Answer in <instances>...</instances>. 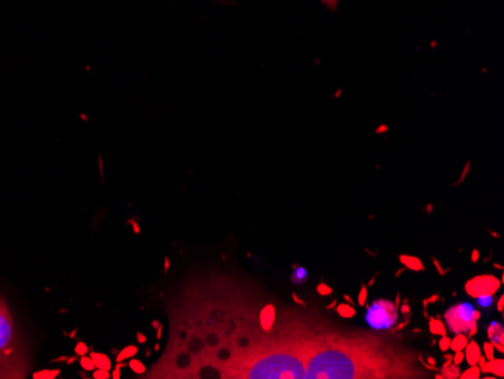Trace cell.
I'll list each match as a JSON object with an SVG mask.
<instances>
[{"instance_id": "cell-1", "label": "cell", "mask_w": 504, "mask_h": 379, "mask_svg": "<svg viewBox=\"0 0 504 379\" xmlns=\"http://www.w3.org/2000/svg\"><path fill=\"white\" fill-rule=\"evenodd\" d=\"M29 361L14 316L0 295V378H26Z\"/></svg>"}, {"instance_id": "cell-2", "label": "cell", "mask_w": 504, "mask_h": 379, "mask_svg": "<svg viewBox=\"0 0 504 379\" xmlns=\"http://www.w3.org/2000/svg\"><path fill=\"white\" fill-rule=\"evenodd\" d=\"M480 311L475 310V307L469 302H461L451 305L445 314L444 319L447 322V331H451L453 334L465 333L468 331L472 325H477V320L480 319Z\"/></svg>"}, {"instance_id": "cell-8", "label": "cell", "mask_w": 504, "mask_h": 379, "mask_svg": "<svg viewBox=\"0 0 504 379\" xmlns=\"http://www.w3.org/2000/svg\"><path fill=\"white\" fill-rule=\"evenodd\" d=\"M398 262L405 266L406 269H411V270H414V272H421V270H424L423 262H421L418 257H415V256L401 254V256H398Z\"/></svg>"}, {"instance_id": "cell-12", "label": "cell", "mask_w": 504, "mask_h": 379, "mask_svg": "<svg viewBox=\"0 0 504 379\" xmlns=\"http://www.w3.org/2000/svg\"><path fill=\"white\" fill-rule=\"evenodd\" d=\"M335 311L340 317H344V319H350L354 316H357V310L352 304L343 302V304H337L335 305Z\"/></svg>"}, {"instance_id": "cell-21", "label": "cell", "mask_w": 504, "mask_h": 379, "mask_svg": "<svg viewBox=\"0 0 504 379\" xmlns=\"http://www.w3.org/2000/svg\"><path fill=\"white\" fill-rule=\"evenodd\" d=\"M464 361H465V355H464V350H458V352H455V353H453V360H451V363H453V364H456V366H461Z\"/></svg>"}, {"instance_id": "cell-6", "label": "cell", "mask_w": 504, "mask_h": 379, "mask_svg": "<svg viewBox=\"0 0 504 379\" xmlns=\"http://www.w3.org/2000/svg\"><path fill=\"white\" fill-rule=\"evenodd\" d=\"M480 372L483 375H494L495 378H503L504 376V361L503 358H494V360H486V363L480 367Z\"/></svg>"}, {"instance_id": "cell-22", "label": "cell", "mask_w": 504, "mask_h": 379, "mask_svg": "<svg viewBox=\"0 0 504 379\" xmlns=\"http://www.w3.org/2000/svg\"><path fill=\"white\" fill-rule=\"evenodd\" d=\"M432 263L435 265V267H436V270L439 272V275H445V273H447V270H445V269L441 266V263H439V260H438V259H435V257H433Z\"/></svg>"}, {"instance_id": "cell-11", "label": "cell", "mask_w": 504, "mask_h": 379, "mask_svg": "<svg viewBox=\"0 0 504 379\" xmlns=\"http://www.w3.org/2000/svg\"><path fill=\"white\" fill-rule=\"evenodd\" d=\"M468 336L465 333H458L455 334L453 339H450V349L453 352H458V350H464L467 343H468Z\"/></svg>"}, {"instance_id": "cell-31", "label": "cell", "mask_w": 504, "mask_h": 379, "mask_svg": "<svg viewBox=\"0 0 504 379\" xmlns=\"http://www.w3.org/2000/svg\"><path fill=\"white\" fill-rule=\"evenodd\" d=\"M453 360V355L450 353H444V361H451Z\"/></svg>"}, {"instance_id": "cell-33", "label": "cell", "mask_w": 504, "mask_h": 379, "mask_svg": "<svg viewBox=\"0 0 504 379\" xmlns=\"http://www.w3.org/2000/svg\"><path fill=\"white\" fill-rule=\"evenodd\" d=\"M432 210H433V206L432 204H429V206H427V209H426V212H427V213H431Z\"/></svg>"}, {"instance_id": "cell-5", "label": "cell", "mask_w": 504, "mask_h": 379, "mask_svg": "<svg viewBox=\"0 0 504 379\" xmlns=\"http://www.w3.org/2000/svg\"><path fill=\"white\" fill-rule=\"evenodd\" d=\"M258 320H260V326L264 333H270L273 325H275V320H276V308L273 304H267L266 307H263V310L260 311V316H258Z\"/></svg>"}, {"instance_id": "cell-10", "label": "cell", "mask_w": 504, "mask_h": 379, "mask_svg": "<svg viewBox=\"0 0 504 379\" xmlns=\"http://www.w3.org/2000/svg\"><path fill=\"white\" fill-rule=\"evenodd\" d=\"M429 331L433 336H445L447 334V326L439 317H431L429 319Z\"/></svg>"}, {"instance_id": "cell-25", "label": "cell", "mask_w": 504, "mask_h": 379, "mask_svg": "<svg viewBox=\"0 0 504 379\" xmlns=\"http://www.w3.org/2000/svg\"><path fill=\"white\" fill-rule=\"evenodd\" d=\"M398 310H400V313H401V314H409V313H411V307L408 305V302L401 304Z\"/></svg>"}, {"instance_id": "cell-14", "label": "cell", "mask_w": 504, "mask_h": 379, "mask_svg": "<svg viewBox=\"0 0 504 379\" xmlns=\"http://www.w3.org/2000/svg\"><path fill=\"white\" fill-rule=\"evenodd\" d=\"M307 278H308L307 269L304 266H296V269H294V272L291 275V281L294 284H304L307 281Z\"/></svg>"}, {"instance_id": "cell-15", "label": "cell", "mask_w": 504, "mask_h": 379, "mask_svg": "<svg viewBox=\"0 0 504 379\" xmlns=\"http://www.w3.org/2000/svg\"><path fill=\"white\" fill-rule=\"evenodd\" d=\"M459 378L461 379H478V378H482V372H480V367H478L477 364H474V366H469L467 370L461 372Z\"/></svg>"}, {"instance_id": "cell-20", "label": "cell", "mask_w": 504, "mask_h": 379, "mask_svg": "<svg viewBox=\"0 0 504 379\" xmlns=\"http://www.w3.org/2000/svg\"><path fill=\"white\" fill-rule=\"evenodd\" d=\"M438 347L442 350V352H447L450 349V337L445 334V336H441V339L438 340Z\"/></svg>"}, {"instance_id": "cell-16", "label": "cell", "mask_w": 504, "mask_h": 379, "mask_svg": "<svg viewBox=\"0 0 504 379\" xmlns=\"http://www.w3.org/2000/svg\"><path fill=\"white\" fill-rule=\"evenodd\" d=\"M475 299H477L478 307H482V308H491L492 304H494V296L492 295H483V296H478Z\"/></svg>"}, {"instance_id": "cell-23", "label": "cell", "mask_w": 504, "mask_h": 379, "mask_svg": "<svg viewBox=\"0 0 504 379\" xmlns=\"http://www.w3.org/2000/svg\"><path fill=\"white\" fill-rule=\"evenodd\" d=\"M322 3H323L324 6L331 8V9H335L337 5H338V0H322Z\"/></svg>"}, {"instance_id": "cell-7", "label": "cell", "mask_w": 504, "mask_h": 379, "mask_svg": "<svg viewBox=\"0 0 504 379\" xmlns=\"http://www.w3.org/2000/svg\"><path fill=\"white\" fill-rule=\"evenodd\" d=\"M464 355H465V361L468 363L469 366H474L477 364L478 361V357L482 355V349L478 346V343L475 340H468L465 349H464Z\"/></svg>"}, {"instance_id": "cell-4", "label": "cell", "mask_w": 504, "mask_h": 379, "mask_svg": "<svg viewBox=\"0 0 504 379\" xmlns=\"http://www.w3.org/2000/svg\"><path fill=\"white\" fill-rule=\"evenodd\" d=\"M501 286V281L495 278L494 275L485 273V275H477L474 278L468 280L465 283V292L471 298H478L483 295H495Z\"/></svg>"}, {"instance_id": "cell-27", "label": "cell", "mask_w": 504, "mask_h": 379, "mask_svg": "<svg viewBox=\"0 0 504 379\" xmlns=\"http://www.w3.org/2000/svg\"><path fill=\"white\" fill-rule=\"evenodd\" d=\"M438 299H439V295L436 293V295H433V296H431L429 299H424V301H423V304H424V307H427V304H429V302H435V301H438Z\"/></svg>"}, {"instance_id": "cell-32", "label": "cell", "mask_w": 504, "mask_h": 379, "mask_svg": "<svg viewBox=\"0 0 504 379\" xmlns=\"http://www.w3.org/2000/svg\"><path fill=\"white\" fill-rule=\"evenodd\" d=\"M337 304H338L337 301H332V302L327 305V310H332V308H335V305H337Z\"/></svg>"}, {"instance_id": "cell-3", "label": "cell", "mask_w": 504, "mask_h": 379, "mask_svg": "<svg viewBox=\"0 0 504 379\" xmlns=\"http://www.w3.org/2000/svg\"><path fill=\"white\" fill-rule=\"evenodd\" d=\"M398 307L390 299H376L367 308L365 322L373 330H390L397 323Z\"/></svg>"}, {"instance_id": "cell-24", "label": "cell", "mask_w": 504, "mask_h": 379, "mask_svg": "<svg viewBox=\"0 0 504 379\" xmlns=\"http://www.w3.org/2000/svg\"><path fill=\"white\" fill-rule=\"evenodd\" d=\"M480 260V252H478V249H472V252H471V262L472 263H477Z\"/></svg>"}, {"instance_id": "cell-30", "label": "cell", "mask_w": 504, "mask_h": 379, "mask_svg": "<svg viewBox=\"0 0 504 379\" xmlns=\"http://www.w3.org/2000/svg\"><path fill=\"white\" fill-rule=\"evenodd\" d=\"M343 298H344V301H346V302H347V304H352V305L355 304V302H354V299H352V296H349V295H344Z\"/></svg>"}, {"instance_id": "cell-19", "label": "cell", "mask_w": 504, "mask_h": 379, "mask_svg": "<svg viewBox=\"0 0 504 379\" xmlns=\"http://www.w3.org/2000/svg\"><path fill=\"white\" fill-rule=\"evenodd\" d=\"M367 298H368V289L367 286H361L360 293H358V299H357V304L364 307L367 304Z\"/></svg>"}, {"instance_id": "cell-17", "label": "cell", "mask_w": 504, "mask_h": 379, "mask_svg": "<svg viewBox=\"0 0 504 379\" xmlns=\"http://www.w3.org/2000/svg\"><path fill=\"white\" fill-rule=\"evenodd\" d=\"M483 357L486 358V360H494L495 358V349H494V346H492V343L491 341H485L483 343Z\"/></svg>"}, {"instance_id": "cell-35", "label": "cell", "mask_w": 504, "mask_h": 379, "mask_svg": "<svg viewBox=\"0 0 504 379\" xmlns=\"http://www.w3.org/2000/svg\"><path fill=\"white\" fill-rule=\"evenodd\" d=\"M494 267H495V269H500V270L503 269V266L500 265V263H495V265H494Z\"/></svg>"}, {"instance_id": "cell-18", "label": "cell", "mask_w": 504, "mask_h": 379, "mask_svg": "<svg viewBox=\"0 0 504 379\" xmlns=\"http://www.w3.org/2000/svg\"><path fill=\"white\" fill-rule=\"evenodd\" d=\"M316 290H317V293L320 295V296H329V295H332V287L331 286H327L326 283H319L317 284V287H316Z\"/></svg>"}, {"instance_id": "cell-9", "label": "cell", "mask_w": 504, "mask_h": 379, "mask_svg": "<svg viewBox=\"0 0 504 379\" xmlns=\"http://www.w3.org/2000/svg\"><path fill=\"white\" fill-rule=\"evenodd\" d=\"M486 334H488V339L489 341H498V343H504V328L503 325L500 322H491L488 325V330H486Z\"/></svg>"}, {"instance_id": "cell-28", "label": "cell", "mask_w": 504, "mask_h": 379, "mask_svg": "<svg viewBox=\"0 0 504 379\" xmlns=\"http://www.w3.org/2000/svg\"><path fill=\"white\" fill-rule=\"evenodd\" d=\"M291 298H293V301H294V302L297 304V305H302V307H305V302H304V299H299L296 293H293V296H291Z\"/></svg>"}, {"instance_id": "cell-13", "label": "cell", "mask_w": 504, "mask_h": 379, "mask_svg": "<svg viewBox=\"0 0 504 379\" xmlns=\"http://www.w3.org/2000/svg\"><path fill=\"white\" fill-rule=\"evenodd\" d=\"M441 375H442V378H451V379L459 378V375H461V369H459V366L453 364L451 361H445V364L442 366Z\"/></svg>"}, {"instance_id": "cell-29", "label": "cell", "mask_w": 504, "mask_h": 379, "mask_svg": "<svg viewBox=\"0 0 504 379\" xmlns=\"http://www.w3.org/2000/svg\"><path fill=\"white\" fill-rule=\"evenodd\" d=\"M427 363H429V366L431 367H436V360L435 358H432V357H427V360H426Z\"/></svg>"}, {"instance_id": "cell-26", "label": "cell", "mask_w": 504, "mask_h": 379, "mask_svg": "<svg viewBox=\"0 0 504 379\" xmlns=\"http://www.w3.org/2000/svg\"><path fill=\"white\" fill-rule=\"evenodd\" d=\"M497 310H498L500 313H503V310H504V296H500V298H498V301H497Z\"/></svg>"}, {"instance_id": "cell-34", "label": "cell", "mask_w": 504, "mask_h": 379, "mask_svg": "<svg viewBox=\"0 0 504 379\" xmlns=\"http://www.w3.org/2000/svg\"><path fill=\"white\" fill-rule=\"evenodd\" d=\"M491 234H492L495 239H498V237H500V234H498V233H495V231H491Z\"/></svg>"}]
</instances>
